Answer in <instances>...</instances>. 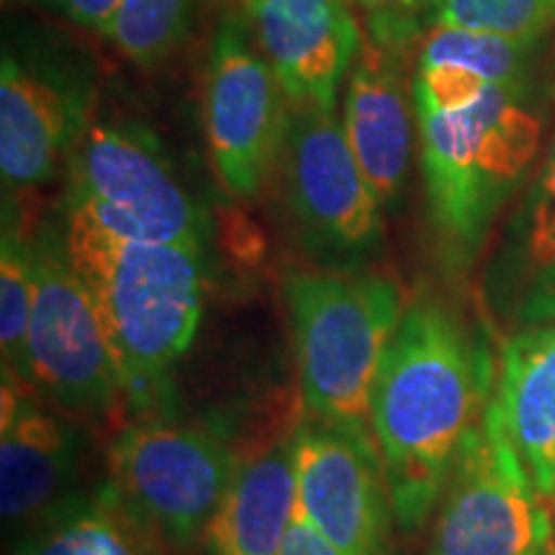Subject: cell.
<instances>
[{"label":"cell","instance_id":"cb8c5ba5","mask_svg":"<svg viewBox=\"0 0 555 555\" xmlns=\"http://www.w3.org/2000/svg\"><path fill=\"white\" fill-rule=\"evenodd\" d=\"M34 3L60 13L62 18L73 21L80 29L99 31L106 37L119 0H34Z\"/></svg>","mask_w":555,"mask_h":555},{"label":"cell","instance_id":"5bb4252c","mask_svg":"<svg viewBox=\"0 0 555 555\" xmlns=\"http://www.w3.org/2000/svg\"><path fill=\"white\" fill-rule=\"evenodd\" d=\"M262 57L291 106L335 108L363 29L347 0H242Z\"/></svg>","mask_w":555,"mask_h":555},{"label":"cell","instance_id":"44dd1931","mask_svg":"<svg viewBox=\"0 0 555 555\" xmlns=\"http://www.w3.org/2000/svg\"><path fill=\"white\" fill-rule=\"evenodd\" d=\"M198 0H119L106 37L129 62L155 69L189 39Z\"/></svg>","mask_w":555,"mask_h":555},{"label":"cell","instance_id":"5b68a950","mask_svg":"<svg viewBox=\"0 0 555 555\" xmlns=\"http://www.w3.org/2000/svg\"><path fill=\"white\" fill-rule=\"evenodd\" d=\"M62 204L127 240L204 249L211 221L150 127L124 116L90 124L65 168Z\"/></svg>","mask_w":555,"mask_h":555},{"label":"cell","instance_id":"9a60e30c","mask_svg":"<svg viewBox=\"0 0 555 555\" xmlns=\"http://www.w3.org/2000/svg\"><path fill=\"white\" fill-rule=\"evenodd\" d=\"M0 414V509L5 522L44 517L73 478L78 435L34 397V386L3 367Z\"/></svg>","mask_w":555,"mask_h":555},{"label":"cell","instance_id":"277c9868","mask_svg":"<svg viewBox=\"0 0 555 555\" xmlns=\"http://www.w3.org/2000/svg\"><path fill=\"white\" fill-rule=\"evenodd\" d=\"M283 301L307 414L371 433L373 384L406 309L397 281L371 270H294Z\"/></svg>","mask_w":555,"mask_h":555},{"label":"cell","instance_id":"d6986e66","mask_svg":"<svg viewBox=\"0 0 555 555\" xmlns=\"http://www.w3.org/2000/svg\"><path fill=\"white\" fill-rule=\"evenodd\" d=\"M139 527L114 489L103 486L54 504L16 555H150Z\"/></svg>","mask_w":555,"mask_h":555},{"label":"cell","instance_id":"ac0fdd59","mask_svg":"<svg viewBox=\"0 0 555 555\" xmlns=\"http://www.w3.org/2000/svg\"><path fill=\"white\" fill-rule=\"evenodd\" d=\"M296 517V476L291 442L240 463L237 476L211 517L208 555H281Z\"/></svg>","mask_w":555,"mask_h":555},{"label":"cell","instance_id":"9c48e42d","mask_svg":"<svg viewBox=\"0 0 555 555\" xmlns=\"http://www.w3.org/2000/svg\"><path fill=\"white\" fill-rule=\"evenodd\" d=\"M237 470V453L217 429L185 422H131L108 448L114 494L139 525L178 547L204 538Z\"/></svg>","mask_w":555,"mask_h":555},{"label":"cell","instance_id":"8992f818","mask_svg":"<svg viewBox=\"0 0 555 555\" xmlns=\"http://www.w3.org/2000/svg\"><path fill=\"white\" fill-rule=\"evenodd\" d=\"M281 172L296 242L317 270L363 273L384 253V206L335 108H291Z\"/></svg>","mask_w":555,"mask_h":555},{"label":"cell","instance_id":"30bf717a","mask_svg":"<svg viewBox=\"0 0 555 555\" xmlns=\"http://www.w3.org/2000/svg\"><path fill=\"white\" fill-rule=\"evenodd\" d=\"M31 253V386L67 412L108 414L124 397L121 371L93 298L67 255L60 214L34 229Z\"/></svg>","mask_w":555,"mask_h":555},{"label":"cell","instance_id":"3957f363","mask_svg":"<svg viewBox=\"0 0 555 555\" xmlns=\"http://www.w3.org/2000/svg\"><path fill=\"white\" fill-rule=\"evenodd\" d=\"M414 119L440 260L450 270H468L496 214L535 163L543 119L525 88H489L468 106Z\"/></svg>","mask_w":555,"mask_h":555},{"label":"cell","instance_id":"4fadbf2b","mask_svg":"<svg viewBox=\"0 0 555 555\" xmlns=\"http://www.w3.org/2000/svg\"><path fill=\"white\" fill-rule=\"evenodd\" d=\"M412 52V44L363 29L360 52L345 80V137L384 211L399 208L412 168L416 119L404 80Z\"/></svg>","mask_w":555,"mask_h":555},{"label":"cell","instance_id":"7402d4cb","mask_svg":"<svg viewBox=\"0 0 555 555\" xmlns=\"http://www.w3.org/2000/svg\"><path fill=\"white\" fill-rule=\"evenodd\" d=\"M538 44L496 37V34L433 26L420 44V62H448L457 65L494 88H525L527 65Z\"/></svg>","mask_w":555,"mask_h":555},{"label":"cell","instance_id":"d4e9b609","mask_svg":"<svg viewBox=\"0 0 555 555\" xmlns=\"http://www.w3.org/2000/svg\"><path fill=\"white\" fill-rule=\"evenodd\" d=\"M281 555H345L337 551L330 540H324L314 527L304 522L301 517H294V522L288 527L286 543L281 547Z\"/></svg>","mask_w":555,"mask_h":555},{"label":"cell","instance_id":"ffe728a7","mask_svg":"<svg viewBox=\"0 0 555 555\" xmlns=\"http://www.w3.org/2000/svg\"><path fill=\"white\" fill-rule=\"evenodd\" d=\"M34 304V253L31 234L18 224L16 208L3 206V240H0V345L3 367L31 384L29 322Z\"/></svg>","mask_w":555,"mask_h":555},{"label":"cell","instance_id":"52a82bcc","mask_svg":"<svg viewBox=\"0 0 555 555\" xmlns=\"http://www.w3.org/2000/svg\"><path fill=\"white\" fill-rule=\"evenodd\" d=\"M93 60L44 31L3 41L0 62V172L5 189L52 180L93 124Z\"/></svg>","mask_w":555,"mask_h":555},{"label":"cell","instance_id":"6da1fadb","mask_svg":"<svg viewBox=\"0 0 555 555\" xmlns=\"http://www.w3.org/2000/svg\"><path fill=\"white\" fill-rule=\"evenodd\" d=\"M496 380L486 347L448 307L420 296L404 309L371 393V433L393 517L406 535L435 515L457 453Z\"/></svg>","mask_w":555,"mask_h":555},{"label":"cell","instance_id":"e0dca14e","mask_svg":"<svg viewBox=\"0 0 555 555\" xmlns=\"http://www.w3.org/2000/svg\"><path fill=\"white\" fill-rule=\"evenodd\" d=\"M491 294L525 330L555 319V142L512 219Z\"/></svg>","mask_w":555,"mask_h":555},{"label":"cell","instance_id":"603a6c76","mask_svg":"<svg viewBox=\"0 0 555 555\" xmlns=\"http://www.w3.org/2000/svg\"><path fill=\"white\" fill-rule=\"evenodd\" d=\"M433 26H450L538 44L555 26V0H433Z\"/></svg>","mask_w":555,"mask_h":555},{"label":"cell","instance_id":"4316f807","mask_svg":"<svg viewBox=\"0 0 555 555\" xmlns=\"http://www.w3.org/2000/svg\"><path fill=\"white\" fill-rule=\"evenodd\" d=\"M553 555H555V547H553Z\"/></svg>","mask_w":555,"mask_h":555},{"label":"cell","instance_id":"7c38bea8","mask_svg":"<svg viewBox=\"0 0 555 555\" xmlns=\"http://www.w3.org/2000/svg\"><path fill=\"white\" fill-rule=\"evenodd\" d=\"M288 442L296 517L345 555H391L397 517L373 433L309 416Z\"/></svg>","mask_w":555,"mask_h":555},{"label":"cell","instance_id":"484cf974","mask_svg":"<svg viewBox=\"0 0 555 555\" xmlns=\"http://www.w3.org/2000/svg\"><path fill=\"white\" fill-rule=\"evenodd\" d=\"M365 11V16H412L425 18L433 0H347Z\"/></svg>","mask_w":555,"mask_h":555},{"label":"cell","instance_id":"ba28073f","mask_svg":"<svg viewBox=\"0 0 555 555\" xmlns=\"http://www.w3.org/2000/svg\"><path fill=\"white\" fill-rule=\"evenodd\" d=\"M551 504L527 474L491 399L450 470L427 555H553Z\"/></svg>","mask_w":555,"mask_h":555},{"label":"cell","instance_id":"7a4b0ae2","mask_svg":"<svg viewBox=\"0 0 555 555\" xmlns=\"http://www.w3.org/2000/svg\"><path fill=\"white\" fill-rule=\"evenodd\" d=\"M67 255L119 363L124 399L147 412L170 397V371L196 337L206 298L204 249L127 240L60 204Z\"/></svg>","mask_w":555,"mask_h":555},{"label":"cell","instance_id":"2e32d148","mask_svg":"<svg viewBox=\"0 0 555 555\" xmlns=\"http://www.w3.org/2000/svg\"><path fill=\"white\" fill-rule=\"evenodd\" d=\"M494 401L527 474L555 504V319L506 339Z\"/></svg>","mask_w":555,"mask_h":555},{"label":"cell","instance_id":"8fae6325","mask_svg":"<svg viewBox=\"0 0 555 555\" xmlns=\"http://www.w3.org/2000/svg\"><path fill=\"white\" fill-rule=\"evenodd\" d=\"M291 108L247 18L227 11L208 47L204 116L214 168L229 193L249 198L268 183L281 163Z\"/></svg>","mask_w":555,"mask_h":555}]
</instances>
